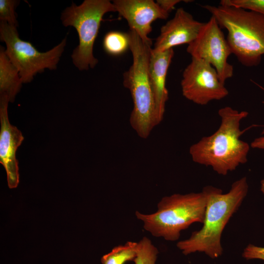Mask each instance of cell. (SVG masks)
Instances as JSON below:
<instances>
[{
    "instance_id": "obj_4",
    "label": "cell",
    "mask_w": 264,
    "mask_h": 264,
    "mask_svg": "<svg viewBox=\"0 0 264 264\" xmlns=\"http://www.w3.org/2000/svg\"><path fill=\"white\" fill-rule=\"evenodd\" d=\"M132 64L123 73V84L130 90L133 109L130 123L141 138L146 139L156 126L154 103L149 77L151 46L144 43L133 30L128 32Z\"/></svg>"
},
{
    "instance_id": "obj_1",
    "label": "cell",
    "mask_w": 264,
    "mask_h": 264,
    "mask_svg": "<svg viewBox=\"0 0 264 264\" xmlns=\"http://www.w3.org/2000/svg\"><path fill=\"white\" fill-rule=\"evenodd\" d=\"M248 191L246 176L234 182L226 193L212 186L204 187L202 191L206 196V204L203 226L193 232L188 239L178 242L177 247L185 255L198 252H203L211 259L220 257L223 253L222 232L241 205Z\"/></svg>"
},
{
    "instance_id": "obj_7",
    "label": "cell",
    "mask_w": 264,
    "mask_h": 264,
    "mask_svg": "<svg viewBox=\"0 0 264 264\" xmlns=\"http://www.w3.org/2000/svg\"><path fill=\"white\" fill-rule=\"evenodd\" d=\"M0 39L6 44V54L19 70L23 83L30 82L45 69H56L66 43L65 37L50 50L40 52L30 42L20 38L16 27L5 22L0 23Z\"/></svg>"
},
{
    "instance_id": "obj_22",
    "label": "cell",
    "mask_w": 264,
    "mask_h": 264,
    "mask_svg": "<svg viewBox=\"0 0 264 264\" xmlns=\"http://www.w3.org/2000/svg\"><path fill=\"white\" fill-rule=\"evenodd\" d=\"M262 133L264 134V130ZM250 147L253 149L264 150V135L255 138L251 142Z\"/></svg>"
},
{
    "instance_id": "obj_2",
    "label": "cell",
    "mask_w": 264,
    "mask_h": 264,
    "mask_svg": "<svg viewBox=\"0 0 264 264\" xmlns=\"http://www.w3.org/2000/svg\"><path fill=\"white\" fill-rule=\"evenodd\" d=\"M220 124L212 134L204 136L189 148L192 160L210 166L217 174L226 176L247 161L250 145L241 139V122L248 112L226 106L218 111Z\"/></svg>"
},
{
    "instance_id": "obj_20",
    "label": "cell",
    "mask_w": 264,
    "mask_h": 264,
    "mask_svg": "<svg viewBox=\"0 0 264 264\" xmlns=\"http://www.w3.org/2000/svg\"><path fill=\"white\" fill-rule=\"evenodd\" d=\"M242 256L246 260L259 259L264 261V247L249 244L244 249Z\"/></svg>"
},
{
    "instance_id": "obj_9",
    "label": "cell",
    "mask_w": 264,
    "mask_h": 264,
    "mask_svg": "<svg viewBox=\"0 0 264 264\" xmlns=\"http://www.w3.org/2000/svg\"><path fill=\"white\" fill-rule=\"evenodd\" d=\"M181 87L185 98L199 105L220 100L229 93L215 68L204 60L195 58L183 72Z\"/></svg>"
},
{
    "instance_id": "obj_6",
    "label": "cell",
    "mask_w": 264,
    "mask_h": 264,
    "mask_svg": "<svg viewBox=\"0 0 264 264\" xmlns=\"http://www.w3.org/2000/svg\"><path fill=\"white\" fill-rule=\"evenodd\" d=\"M116 12L112 2L109 0H85L80 5L72 3L61 14L65 26L74 27L78 34L79 43L73 50L71 58L80 70L93 68L98 62L93 49L104 15Z\"/></svg>"
},
{
    "instance_id": "obj_23",
    "label": "cell",
    "mask_w": 264,
    "mask_h": 264,
    "mask_svg": "<svg viewBox=\"0 0 264 264\" xmlns=\"http://www.w3.org/2000/svg\"><path fill=\"white\" fill-rule=\"evenodd\" d=\"M261 191L264 195V179H262L261 181Z\"/></svg>"
},
{
    "instance_id": "obj_8",
    "label": "cell",
    "mask_w": 264,
    "mask_h": 264,
    "mask_svg": "<svg viewBox=\"0 0 264 264\" xmlns=\"http://www.w3.org/2000/svg\"><path fill=\"white\" fill-rule=\"evenodd\" d=\"M186 50L192 58L203 60L212 65L222 83L232 77L233 66L228 62L231 50L214 17L204 23L197 38L188 44Z\"/></svg>"
},
{
    "instance_id": "obj_16",
    "label": "cell",
    "mask_w": 264,
    "mask_h": 264,
    "mask_svg": "<svg viewBox=\"0 0 264 264\" xmlns=\"http://www.w3.org/2000/svg\"><path fill=\"white\" fill-rule=\"evenodd\" d=\"M104 50L112 56H119L130 49V39L128 33L117 31L108 32L103 42Z\"/></svg>"
},
{
    "instance_id": "obj_15",
    "label": "cell",
    "mask_w": 264,
    "mask_h": 264,
    "mask_svg": "<svg viewBox=\"0 0 264 264\" xmlns=\"http://www.w3.org/2000/svg\"><path fill=\"white\" fill-rule=\"evenodd\" d=\"M137 242H127L114 247L101 258V264H124L134 260L137 254Z\"/></svg>"
},
{
    "instance_id": "obj_5",
    "label": "cell",
    "mask_w": 264,
    "mask_h": 264,
    "mask_svg": "<svg viewBox=\"0 0 264 264\" xmlns=\"http://www.w3.org/2000/svg\"><path fill=\"white\" fill-rule=\"evenodd\" d=\"M206 198L204 192L174 194L162 198L157 210L145 214L135 212L144 229L152 236L168 241L178 240L182 231L196 222L203 223Z\"/></svg>"
},
{
    "instance_id": "obj_13",
    "label": "cell",
    "mask_w": 264,
    "mask_h": 264,
    "mask_svg": "<svg viewBox=\"0 0 264 264\" xmlns=\"http://www.w3.org/2000/svg\"><path fill=\"white\" fill-rule=\"evenodd\" d=\"M174 55L173 48L162 51L151 50L149 77L153 91L156 125L163 120L168 92L166 80L168 68Z\"/></svg>"
},
{
    "instance_id": "obj_17",
    "label": "cell",
    "mask_w": 264,
    "mask_h": 264,
    "mask_svg": "<svg viewBox=\"0 0 264 264\" xmlns=\"http://www.w3.org/2000/svg\"><path fill=\"white\" fill-rule=\"evenodd\" d=\"M158 254L157 248L147 237H144L137 242L135 264H155Z\"/></svg>"
},
{
    "instance_id": "obj_18",
    "label": "cell",
    "mask_w": 264,
    "mask_h": 264,
    "mask_svg": "<svg viewBox=\"0 0 264 264\" xmlns=\"http://www.w3.org/2000/svg\"><path fill=\"white\" fill-rule=\"evenodd\" d=\"M220 5L242 8L264 16V0H222Z\"/></svg>"
},
{
    "instance_id": "obj_12",
    "label": "cell",
    "mask_w": 264,
    "mask_h": 264,
    "mask_svg": "<svg viewBox=\"0 0 264 264\" xmlns=\"http://www.w3.org/2000/svg\"><path fill=\"white\" fill-rule=\"evenodd\" d=\"M203 24L204 22L195 20L190 13L179 8L174 17L161 27L153 49L162 52L176 46L189 44L197 38Z\"/></svg>"
},
{
    "instance_id": "obj_11",
    "label": "cell",
    "mask_w": 264,
    "mask_h": 264,
    "mask_svg": "<svg viewBox=\"0 0 264 264\" xmlns=\"http://www.w3.org/2000/svg\"><path fill=\"white\" fill-rule=\"evenodd\" d=\"M7 96L0 95V163L4 167L8 187L16 188L19 182L18 161L16 153L24 139L22 132L12 125L8 116Z\"/></svg>"
},
{
    "instance_id": "obj_21",
    "label": "cell",
    "mask_w": 264,
    "mask_h": 264,
    "mask_svg": "<svg viewBox=\"0 0 264 264\" xmlns=\"http://www.w3.org/2000/svg\"><path fill=\"white\" fill-rule=\"evenodd\" d=\"M180 1L181 0H157L156 2L163 10L169 13Z\"/></svg>"
},
{
    "instance_id": "obj_3",
    "label": "cell",
    "mask_w": 264,
    "mask_h": 264,
    "mask_svg": "<svg viewBox=\"0 0 264 264\" xmlns=\"http://www.w3.org/2000/svg\"><path fill=\"white\" fill-rule=\"evenodd\" d=\"M228 32L226 40L233 54L243 66H258L264 55V16L233 6L203 5Z\"/></svg>"
},
{
    "instance_id": "obj_10",
    "label": "cell",
    "mask_w": 264,
    "mask_h": 264,
    "mask_svg": "<svg viewBox=\"0 0 264 264\" xmlns=\"http://www.w3.org/2000/svg\"><path fill=\"white\" fill-rule=\"evenodd\" d=\"M116 12L127 22L130 30L134 31L142 41L152 46L149 35L152 23L157 19L165 20L169 13L163 10L153 0H114Z\"/></svg>"
},
{
    "instance_id": "obj_14",
    "label": "cell",
    "mask_w": 264,
    "mask_h": 264,
    "mask_svg": "<svg viewBox=\"0 0 264 264\" xmlns=\"http://www.w3.org/2000/svg\"><path fill=\"white\" fill-rule=\"evenodd\" d=\"M22 83L19 70L6 54L5 49L0 46V95H6L9 102H13Z\"/></svg>"
},
{
    "instance_id": "obj_19",
    "label": "cell",
    "mask_w": 264,
    "mask_h": 264,
    "mask_svg": "<svg viewBox=\"0 0 264 264\" xmlns=\"http://www.w3.org/2000/svg\"><path fill=\"white\" fill-rule=\"evenodd\" d=\"M19 1L15 0H0V20L9 24L17 27L15 8Z\"/></svg>"
}]
</instances>
